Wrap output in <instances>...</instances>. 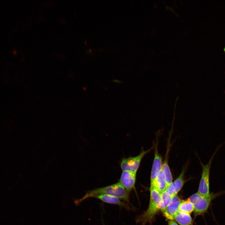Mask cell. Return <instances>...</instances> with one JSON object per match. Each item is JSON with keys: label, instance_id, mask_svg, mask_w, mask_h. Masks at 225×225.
<instances>
[{"label": "cell", "instance_id": "obj_7", "mask_svg": "<svg viewBox=\"0 0 225 225\" xmlns=\"http://www.w3.org/2000/svg\"><path fill=\"white\" fill-rule=\"evenodd\" d=\"M181 202V199L177 195L172 197L170 203L162 212L167 219L174 220L175 216L179 211Z\"/></svg>", "mask_w": 225, "mask_h": 225}, {"label": "cell", "instance_id": "obj_9", "mask_svg": "<svg viewBox=\"0 0 225 225\" xmlns=\"http://www.w3.org/2000/svg\"><path fill=\"white\" fill-rule=\"evenodd\" d=\"M94 198H97L102 202L111 204H115L129 210H132V207H131L128 202L121 199L116 197L104 194L98 195Z\"/></svg>", "mask_w": 225, "mask_h": 225}, {"label": "cell", "instance_id": "obj_13", "mask_svg": "<svg viewBox=\"0 0 225 225\" xmlns=\"http://www.w3.org/2000/svg\"><path fill=\"white\" fill-rule=\"evenodd\" d=\"M162 169L165 174L168 187L172 182V177L167 159L165 160L163 162Z\"/></svg>", "mask_w": 225, "mask_h": 225}, {"label": "cell", "instance_id": "obj_8", "mask_svg": "<svg viewBox=\"0 0 225 225\" xmlns=\"http://www.w3.org/2000/svg\"><path fill=\"white\" fill-rule=\"evenodd\" d=\"M162 158L159 153L156 147L155 149L154 156L151 171L150 186H153L156 176L162 169Z\"/></svg>", "mask_w": 225, "mask_h": 225}, {"label": "cell", "instance_id": "obj_16", "mask_svg": "<svg viewBox=\"0 0 225 225\" xmlns=\"http://www.w3.org/2000/svg\"><path fill=\"white\" fill-rule=\"evenodd\" d=\"M168 225H178V224L174 221L169 220L168 222Z\"/></svg>", "mask_w": 225, "mask_h": 225}, {"label": "cell", "instance_id": "obj_11", "mask_svg": "<svg viewBox=\"0 0 225 225\" xmlns=\"http://www.w3.org/2000/svg\"><path fill=\"white\" fill-rule=\"evenodd\" d=\"M153 186L160 194L168 187L166 177L162 169L156 176Z\"/></svg>", "mask_w": 225, "mask_h": 225}, {"label": "cell", "instance_id": "obj_4", "mask_svg": "<svg viewBox=\"0 0 225 225\" xmlns=\"http://www.w3.org/2000/svg\"><path fill=\"white\" fill-rule=\"evenodd\" d=\"M225 143L218 146L208 162L206 164H203L200 160L202 167V173L200 179L198 192V193L204 197H208L210 196L209 179L210 168L212 161L216 153L219 148Z\"/></svg>", "mask_w": 225, "mask_h": 225}, {"label": "cell", "instance_id": "obj_12", "mask_svg": "<svg viewBox=\"0 0 225 225\" xmlns=\"http://www.w3.org/2000/svg\"><path fill=\"white\" fill-rule=\"evenodd\" d=\"M174 218L180 225H191L192 222L190 214L183 212L178 211Z\"/></svg>", "mask_w": 225, "mask_h": 225}, {"label": "cell", "instance_id": "obj_5", "mask_svg": "<svg viewBox=\"0 0 225 225\" xmlns=\"http://www.w3.org/2000/svg\"><path fill=\"white\" fill-rule=\"evenodd\" d=\"M152 148V147L147 150H143L139 154L136 156L123 158L120 163L122 170L130 171L136 173L143 158Z\"/></svg>", "mask_w": 225, "mask_h": 225}, {"label": "cell", "instance_id": "obj_1", "mask_svg": "<svg viewBox=\"0 0 225 225\" xmlns=\"http://www.w3.org/2000/svg\"><path fill=\"white\" fill-rule=\"evenodd\" d=\"M101 194L116 197L130 204V193L125 190L119 182L111 185L96 188L88 191L81 198L74 200V202L76 206H78L86 199L94 198Z\"/></svg>", "mask_w": 225, "mask_h": 225}, {"label": "cell", "instance_id": "obj_17", "mask_svg": "<svg viewBox=\"0 0 225 225\" xmlns=\"http://www.w3.org/2000/svg\"><path fill=\"white\" fill-rule=\"evenodd\" d=\"M112 81L114 82L119 83H122V82L116 79H113Z\"/></svg>", "mask_w": 225, "mask_h": 225}, {"label": "cell", "instance_id": "obj_14", "mask_svg": "<svg viewBox=\"0 0 225 225\" xmlns=\"http://www.w3.org/2000/svg\"><path fill=\"white\" fill-rule=\"evenodd\" d=\"M194 207L193 204L188 200L183 201L180 204L179 211L190 214L193 211Z\"/></svg>", "mask_w": 225, "mask_h": 225}, {"label": "cell", "instance_id": "obj_2", "mask_svg": "<svg viewBox=\"0 0 225 225\" xmlns=\"http://www.w3.org/2000/svg\"><path fill=\"white\" fill-rule=\"evenodd\" d=\"M150 202L148 209L136 218V222L141 225H145L150 222L159 210L162 212L165 209L161 194L154 186H150Z\"/></svg>", "mask_w": 225, "mask_h": 225}, {"label": "cell", "instance_id": "obj_15", "mask_svg": "<svg viewBox=\"0 0 225 225\" xmlns=\"http://www.w3.org/2000/svg\"><path fill=\"white\" fill-rule=\"evenodd\" d=\"M161 195L164 203L165 208L170 203L172 197L166 190L161 193Z\"/></svg>", "mask_w": 225, "mask_h": 225}, {"label": "cell", "instance_id": "obj_3", "mask_svg": "<svg viewBox=\"0 0 225 225\" xmlns=\"http://www.w3.org/2000/svg\"><path fill=\"white\" fill-rule=\"evenodd\" d=\"M225 193V190H224L215 193H211L209 197H206L197 192L191 196L188 200L194 205L195 215H202L207 212L212 201Z\"/></svg>", "mask_w": 225, "mask_h": 225}, {"label": "cell", "instance_id": "obj_10", "mask_svg": "<svg viewBox=\"0 0 225 225\" xmlns=\"http://www.w3.org/2000/svg\"><path fill=\"white\" fill-rule=\"evenodd\" d=\"M185 170H182L178 177L167 188L166 191L173 197L177 195L184 184Z\"/></svg>", "mask_w": 225, "mask_h": 225}, {"label": "cell", "instance_id": "obj_6", "mask_svg": "<svg viewBox=\"0 0 225 225\" xmlns=\"http://www.w3.org/2000/svg\"><path fill=\"white\" fill-rule=\"evenodd\" d=\"M136 173L130 171H122L119 183L128 192L135 189Z\"/></svg>", "mask_w": 225, "mask_h": 225}, {"label": "cell", "instance_id": "obj_18", "mask_svg": "<svg viewBox=\"0 0 225 225\" xmlns=\"http://www.w3.org/2000/svg\"><path fill=\"white\" fill-rule=\"evenodd\" d=\"M224 51L225 52V48H224Z\"/></svg>", "mask_w": 225, "mask_h": 225}]
</instances>
